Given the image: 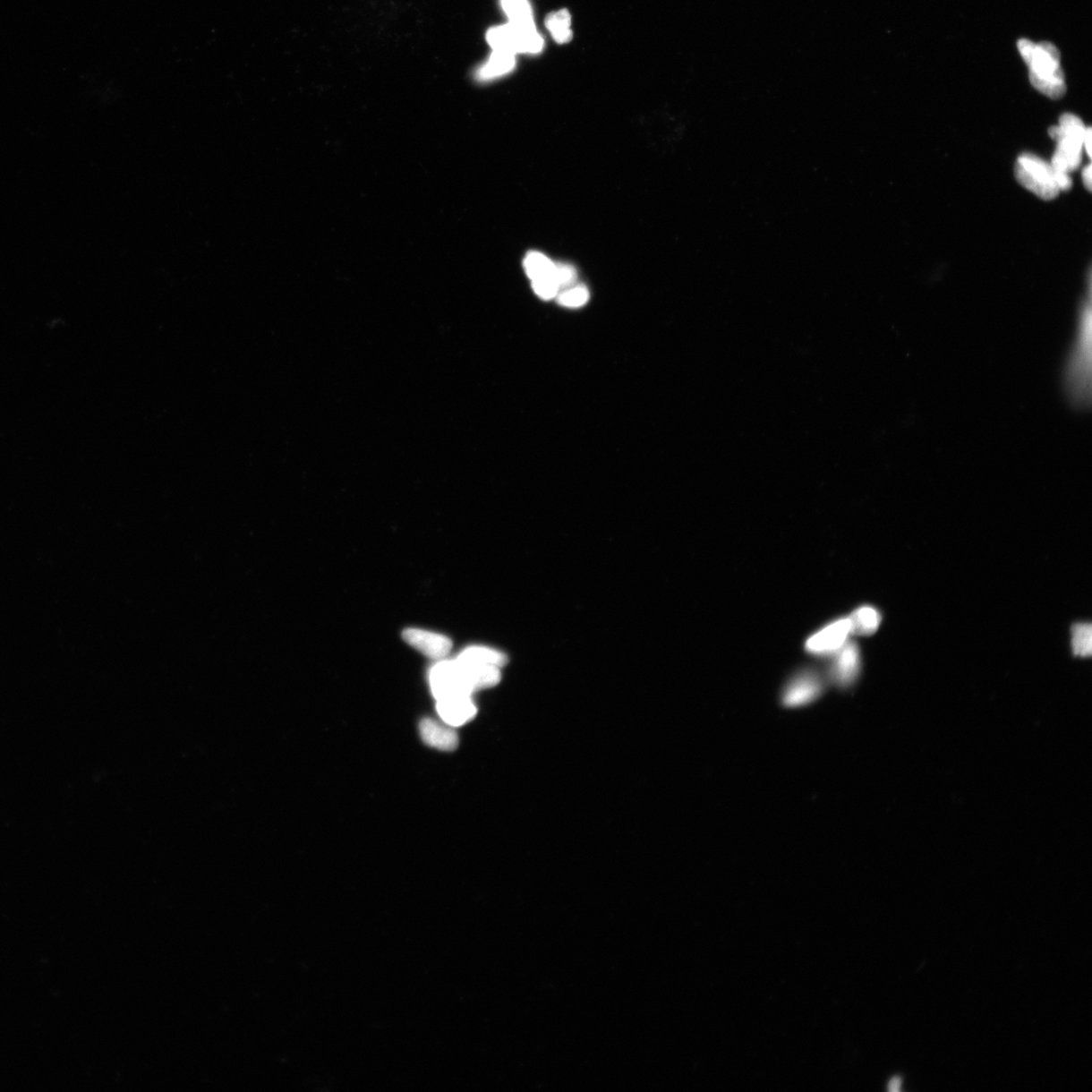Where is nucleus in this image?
<instances>
[{
  "label": "nucleus",
  "mask_w": 1092,
  "mask_h": 1092,
  "mask_svg": "<svg viewBox=\"0 0 1092 1092\" xmlns=\"http://www.w3.org/2000/svg\"><path fill=\"white\" fill-rule=\"evenodd\" d=\"M1091 171H1092V169H1091L1090 163L1088 164V166L1084 167V169L1082 171V179H1083L1084 186H1086L1089 192L1091 191Z\"/></svg>",
  "instance_id": "5701e85b"
},
{
  "label": "nucleus",
  "mask_w": 1092,
  "mask_h": 1092,
  "mask_svg": "<svg viewBox=\"0 0 1092 1092\" xmlns=\"http://www.w3.org/2000/svg\"><path fill=\"white\" fill-rule=\"evenodd\" d=\"M473 693L494 687L501 680L505 655L485 646H471L456 659Z\"/></svg>",
  "instance_id": "20e7f679"
},
{
  "label": "nucleus",
  "mask_w": 1092,
  "mask_h": 1092,
  "mask_svg": "<svg viewBox=\"0 0 1092 1092\" xmlns=\"http://www.w3.org/2000/svg\"><path fill=\"white\" fill-rule=\"evenodd\" d=\"M526 275L532 280L553 277L556 263L540 252H529L525 260Z\"/></svg>",
  "instance_id": "f3484780"
},
{
  "label": "nucleus",
  "mask_w": 1092,
  "mask_h": 1092,
  "mask_svg": "<svg viewBox=\"0 0 1092 1092\" xmlns=\"http://www.w3.org/2000/svg\"><path fill=\"white\" fill-rule=\"evenodd\" d=\"M436 710L441 721L454 729L470 722L478 713L470 694L437 700Z\"/></svg>",
  "instance_id": "9b49d317"
},
{
  "label": "nucleus",
  "mask_w": 1092,
  "mask_h": 1092,
  "mask_svg": "<svg viewBox=\"0 0 1092 1092\" xmlns=\"http://www.w3.org/2000/svg\"><path fill=\"white\" fill-rule=\"evenodd\" d=\"M1063 382L1068 399L1078 408L1091 402V307L1090 298L1080 310L1078 332L1068 354Z\"/></svg>",
  "instance_id": "f257e3e1"
},
{
  "label": "nucleus",
  "mask_w": 1092,
  "mask_h": 1092,
  "mask_svg": "<svg viewBox=\"0 0 1092 1092\" xmlns=\"http://www.w3.org/2000/svg\"><path fill=\"white\" fill-rule=\"evenodd\" d=\"M429 684H431L436 701L464 695V694H470V695L473 694L467 686L456 660L444 659L436 662L429 673Z\"/></svg>",
  "instance_id": "0eeeda50"
},
{
  "label": "nucleus",
  "mask_w": 1092,
  "mask_h": 1092,
  "mask_svg": "<svg viewBox=\"0 0 1092 1092\" xmlns=\"http://www.w3.org/2000/svg\"><path fill=\"white\" fill-rule=\"evenodd\" d=\"M516 64L515 55L505 51L493 50L490 59L482 65L478 72L480 81H488L496 80L507 73L512 72Z\"/></svg>",
  "instance_id": "4468645a"
},
{
  "label": "nucleus",
  "mask_w": 1092,
  "mask_h": 1092,
  "mask_svg": "<svg viewBox=\"0 0 1092 1092\" xmlns=\"http://www.w3.org/2000/svg\"><path fill=\"white\" fill-rule=\"evenodd\" d=\"M1015 175L1021 185L1042 200H1054L1060 192L1051 164L1037 155H1020L1016 163Z\"/></svg>",
  "instance_id": "423d86ee"
},
{
  "label": "nucleus",
  "mask_w": 1092,
  "mask_h": 1092,
  "mask_svg": "<svg viewBox=\"0 0 1092 1092\" xmlns=\"http://www.w3.org/2000/svg\"><path fill=\"white\" fill-rule=\"evenodd\" d=\"M502 9L509 22L525 23L533 21L532 5L528 0H501Z\"/></svg>",
  "instance_id": "6ab92c4d"
},
{
  "label": "nucleus",
  "mask_w": 1092,
  "mask_h": 1092,
  "mask_svg": "<svg viewBox=\"0 0 1092 1092\" xmlns=\"http://www.w3.org/2000/svg\"><path fill=\"white\" fill-rule=\"evenodd\" d=\"M900 1088H901V1079L900 1078H894L888 1084L889 1091L897 1092V1091L900 1090Z\"/></svg>",
  "instance_id": "393cba45"
},
{
  "label": "nucleus",
  "mask_w": 1092,
  "mask_h": 1092,
  "mask_svg": "<svg viewBox=\"0 0 1092 1092\" xmlns=\"http://www.w3.org/2000/svg\"><path fill=\"white\" fill-rule=\"evenodd\" d=\"M572 17L567 10L551 13L545 20V26L550 30L553 40L565 44L572 40Z\"/></svg>",
  "instance_id": "dca6fc26"
},
{
  "label": "nucleus",
  "mask_w": 1092,
  "mask_h": 1092,
  "mask_svg": "<svg viewBox=\"0 0 1092 1092\" xmlns=\"http://www.w3.org/2000/svg\"><path fill=\"white\" fill-rule=\"evenodd\" d=\"M533 287L535 294L543 300L556 298L559 292V286L553 277L533 280Z\"/></svg>",
  "instance_id": "412c9836"
},
{
  "label": "nucleus",
  "mask_w": 1092,
  "mask_h": 1092,
  "mask_svg": "<svg viewBox=\"0 0 1092 1092\" xmlns=\"http://www.w3.org/2000/svg\"><path fill=\"white\" fill-rule=\"evenodd\" d=\"M420 735L423 742L436 750L443 752L455 751L458 746L457 733L454 728L431 719H425L420 723Z\"/></svg>",
  "instance_id": "ddd939ff"
},
{
  "label": "nucleus",
  "mask_w": 1092,
  "mask_h": 1092,
  "mask_svg": "<svg viewBox=\"0 0 1092 1092\" xmlns=\"http://www.w3.org/2000/svg\"><path fill=\"white\" fill-rule=\"evenodd\" d=\"M576 277L578 276H576V271L572 265L566 263H556V270L555 275H553V278H555L558 286H559V290L560 288L573 286L576 283Z\"/></svg>",
  "instance_id": "4be33fe9"
},
{
  "label": "nucleus",
  "mask_w": 1092,
  "mask_h": 1092,
  "mask_svg": "<svg viewBox=\"0 0 1092 1092\" xmlns=\"http://www.w3.org/2000/svg\"><path fill=\"white\" fill-rule=\"evenodd\" d=\"M1083 147L1086 148V151L1090 158V156H1091V129L1090 128H1087L1086 132H1084Z\"/></svg>",
  "instance_id": "b1692460"
},
{
  "label": "nucleus",
  "mask_w": 1092,
  "mask_h": 1092,
  "mask_svg": "<svg viewBox=\"0 0 1092 1092\" xmlns=\"http://www.w3.org/2000/svg\"><path fill=\"white\" fill-rule=\"evenodd\" d=\"M589 291L584 286H573L566 288L558 296V302L561 306L567 308H579L584 305L589 300Z\"/></svg>",
  "instance_id": "aec40b11"
},
{
  "label": "nucleus",
  "mask_w": 1092,
  "mask_h": 1092,
  "mask_svg": "<svg viewBox=\"0 0 1092 1092\" xmlns=\"http://www.w3.org/2000/svg\"><path fill=\"white\" fill-rule=\"evenodd\" d=\"M848 619L851 634L863 636L875 634L881 624V614L870 606L860 607Z\"/></svg>",
  "instance_id": "2eb2a0df"
},
{
  "label": "nucleus",
  "mask_w": 1092,
  "mask_h": 1092,
  "mask_svg": "<svg viewBox=\"0 0 1092 1092\" xmlns=\"http://www.w3.org/2000/svg\"><path fill=\"white\" fill-rule=\"evenodd\" d=\"M1019 51L1029 69V81L1033 87L1053 99L1062 98L1066 92L1065 78L1060 65V52L1049 42L1035 44L1032 41H1019Z\"/></svg>",
  "instance_id": "f03ea898"
},
{
  "label": "nucleus",
  "mask_w": 1092,
  "mask_h": 1092,
  "mask_svg": "<svg viewBox=\"0 0 1092 1092\" xmlns=\"http://www.w3.org/2000/svg\"><path fill=\"white\" fill-rule=\"evenodd\" d=\"M403 637L405 643L422 653L426 657L436 661L446 659L452 649V643L448 637L431 633V631L409 628L404 631Z\"/></svg>",
  "instance_id": "f8f14e48"
},
{
  "label": "nucleus",
  "mask_w": 1092,
  "mask_h": 1092,
  "mask_svg": "<svg viewBox=\"0 0 1092 1092\" xmlns=\"http://www.w3.org/2000/svg\"><path fill=\"white\" fill-rule=\"evenodd\" d=\"M851 634L849 619L833 621L814 636L806 644V650L815 655H832L848 642Z\"/></svg>",
  "instance_id": "1a4fd4ad"
},
{
  "label": "nucleus",
  "mask_w": 1092,
  "mask_h": 1092,
  "mask_svg": "<svg viewBox=\"0 0 1092 1092\" xmlns=\"http://www.w3.org/2000/svg\"><path fill=\"white\" fill-rule=\"evenodd\" d=\"M1072 650L1079 657H1089L1092 652V629L1089 623H1078L1072 627Z\"/></svg>",
  "instance_id": "a211bd4d"
},
{
  "label": "nucleus",
  "mask_w": 1092,
  "mask_h": 1092,
  "mask_svg": "<svg viewBox=\"0 0 1092 1092\" xmlns=\"http://www.w3.org/2000/svg\"><path fill=\"white\" fill-rule=\"evenodd\" d=\"M830 668L831 680L840 688L851 686L860 673L861 654L859 647L853 642H847L834 653Z\"/></svg>",
  "instance_id": "9d476101"
},
{
  "label": "nucleus",
  "mask_w": 1092,
  "mask_h": 1092,
  "mask_svg": "<svg viewBox=\"0 0 1092 1092\" xmlns=\"http://www.w3.org/2000/svg\"><path fill=\"white\" fill-rule=\"evenodd\" d=\"M489 45L497 51L536 54L543 48V38L537 32L534 21L525 23L508 22L491 28L487 34Z\"/></svg>",
  "instance_id": "39448f33"
},
{
  "label": "nucleus",
  "mask_w": 1092,
  "mask_h": 1092,
  "mask_svg": "<svg viewBox=\"0 0 1092 1092\" xmlns=\"http://www.w3.org/2000/svg\"><path fill=\"white\" fill-rule=\"evenodd\" d=\"M824 681L815 670H807L795 676L783 692V704L788 707L810 704L822 695Z\"/></svg>",
  "instance_id": "6e6552de"
},
{
  "label": "nucleus",
  "mask_w": 1092,
  "mask_h": 1092,
  "mask_svg": "<svg viewBox=\"0 0 1092 1092\" xmlns=\"http://www.w3.org/2000/svg\"><path fill=\"white\" fill-rule=\"evenodd\" d=\"M1086 129L1079 116L1065 114L1061 116L1059 126L1049 130L1051 138L1057 141L1056 151L1050 164L1057 185L1062 189L1071 183V173L1080 166Z\"/></svg>",
  "instance_id": "7ed1b4c3"
}]
</instances>
